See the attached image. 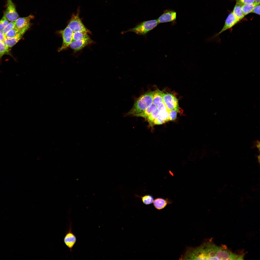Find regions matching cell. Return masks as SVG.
<instances>
[{
	"label": "cell",
	"instance_id": "20",
	"mask_svg": "<svg viewBox=\"0 0 260 260\" xmlns=\"http://www.w3.org/2000/svg\"><path fill=\"white\" fill-rule=\"evenodd\" d=\"M20 31L14 27L5 34L4 35L5 39L13 38L18 34Z\"/></svg>",
	"mask_w": 260,
	"mask_h": 260
},
{
	"label": "cell",
	"instance_id": "18",
	"mask_svg": "<svg viewBox=\"0 0 260 260\" xmlns=\"http://www.w3.org/2000/svg\"><path fill=\"white\" fill-rule=\"evenodd\" d=\"M135 196L140 198L143 203L146 205H149L153 202L154 199L153 196L150 194H146L143 196L135 195Z\"/></svg>",
	"mask_w": 260,
	"mask_h": 260
},
{
	"label": "cell",
	"instance_id": "17",
	"mask_svg": "<svg viewBox=\"0 0 260 260\" xmlns=\"http://www.w3.org/2000/svg\"><path fill=\"white\" fill-rule=\"evenodd\" d=\"M258 4L255 2L251 4H244L242 6V9L245 16L251 13L255 6Z\"/></svg>",
	"mask_w": 260,
	"mask_h": 260
},
{
	"label": "cell",
	"instance_id": "22",
	"mask_svg": "<svg viewBox=\"0 0 260 260\" xmlns=\"http://www.w3.org/2000/svg\"><path fill=\"white\" fill-rule=\"evenodd\" d=\"M9 23V21L6 18L4 14L0 20V31H2Z\"/></svg>",
	"mask_w": 260,
	"mask_h": 260
},
{
	"label": "cell",
	"instance_id": "25",
	"mask_svg": "<svg viewBox=\"0 0 260 260\" xmlns=\"http://www.w3.org/2000/svg\"><path fill=\"white\" fill-rule=\"evenodd\" d=\"M15 21H11L2 31L4 35L10 30L14 28L15 26Z\"/></svg>",
	"mask_w": 260,
	"mask_h": 260
},
{
	"label": "cell",
	"instance_id": "4",
	"mask_svg": "<svg viewBox=\"0 0 260 260\" xmlns=\"http://www.w3.org/2000/svg\"><path fill=\"white\" fill-rule=\"evenodd\" d=\"M6 9L4 14L7 19L10 21H15L19 18L15 4L12 0H7Z\"/></svg>",
	"mask_w": 260,
	"mask_h": 260
},
{
	"label": "cell",
	"instance_id": "1",
	"mask_svg": "<svg viewBox=\"0 0 260 260\" xmlns=\"http://www.w3.org/2000/svg\"><path fill=\"white\" fill-rule=\"evenodd\" d=\"M154 91L147 92L140 96L135 101L133 106L127 115H135L143 112L153 104Z\"/></svg>",
	"mask_w": 260,
	"mask_h": 260
},
{
	"label": "cell",
	"instance_id": "12",
	"mask_svg": "<svg viewBox=\"0 0 260 260\" xmlns=\"http://www.w3.org/2000/svg\"><path fill=\"white\" fill-rule=\"evenodd\" d=\"M172 201L167 198L158 197L155 199L153 204L154 207L158 210H161L165 208L168 204L172 203Z\"/></svg>",
	"mask_w": 260,
	"mask_h": 260
},
{
	"label": "cell",
	"instance_id": "10",
	"mask_svg": "<svg viewBox=\"0 0 260 260\" xmlns=\"http://www.w3.org/2000/svg\"><path fill=\"white\" fill-rule=\"evenodd\" d=\"M93 42L90 38L72 41L70 44V47L75 52L79 51L88 45Z\"/></svg>",
	"mask_w": 260,
	"mask_h": 260
},
{
	"label": "cell",
	"instance_id": "8",
	"mask_svg": "<svg viewBox=\"0 0 260 260\" xmlns=\"http://www.w3.org/2000/svg\"><path fill=\"white\" fill-rule=\"evenodd\" d=\"M34 16L30 15L24 17L19 18L15 21V27L20 31L26 28H29L31 20Z\"/></svg>",
	"mask_w": 260,
	"mask_h": 260
},
{
	"label": "cell",
	"instance_id": "19",
	"mask_svg": "<svg viewBox=\"0 0 260 260\" xmlns=\"http://www.w3.org/2000/svg\"><path fill=\"white\" fill-rule=\"evenodd\" d=\"M159 112L156 109L150 114L146 119L151 127H153L154 126V119L158 116Z\"/></svg>",
	"mask_w": 260,
	"mask_h": 260
},
{
	"label": "cell",
	"instance_id": "11",
	"mask_svg": "<svg viewBox=\"0 0 260 260\" xmlns=\"http://www.w3.org/2000/svg\"><path fill=\"white\" fill-rule=\"evenodd\" d=\"M28 28H26L21 31L18 34L13 38L4 39L3 41V43L8 48H11L21 39Z\"/></svg>",
	"mask_w": 260,
	"mask_h": 260
},
{
	"label": "cell",
	"instance_id": "32",
	"mask_svg": "<svg viewBox=\"0 0 260 260\" xmlns=\"http://www.w3.org/2000/svg\"><path fill=\"white\" fill-rule=\"evenodd\" d=\"M255 2L258 4H260V0H254Z\"/></svg>",
	"mask_w": 260,
	"mask_h": 260
},
{
	"label": "cell",
	"instance_id": "29",
	"mask_svg": "<svg viewBox=\"0 0 260 260\" xmlns=\"http://www.w3.org/2000/svg\"><path fill=\"white\" fill-rule=\"evenodd\" d=\"M251 13L260 15V4L257 5L255 6Z\"/></svg>",
	"mask_w": 260,
	"mask_h": 260
},
{
	"label": "cell",
	"instance_id": "13",
	"mask_svg": "<svg viewBox=\"0 0 260 260\" xmlns=\"http://www.w3.org/2000/svg\"><path fill=\"white\" fill-rule=\"evenodd\" d=\"M157 109V106L152 104L145 110L139 114L133 116L136 117H141L146 119L150 114Z\"/></svg>",
	"mask_w": 260,
	"mask_h": 260
},
{
	"label": "cell",
	"instance_id": "2",
	"mask_svg": "<svg viewBox=\"0 0 260 260\" xmlns=\"http://www.w3.org/2000/svg\"><path fill=\"white\" fill-rule=\"evenodd\" d=\"M159 24L157 19L144 21L134 27L124 31L123 33L130 32H134L138 35H145L156 26Z\"/></svg>",
	"mask_w": 260,
	"mask_h": 260
},
{
	"label": "cell",
	"instance_id": "23",
	"mask_svg": "<svg viewBox=\"0 0 260 260\" xmlns=\"http://www.w3.org/2000/svg\"><path fill=\"white\" fill-rule=\"evenodd\" d=\"M179 110L175 109L169 111V121H173L176 119Z\"/></svg>",
	"mask_w": 260,
	"mask_h": 260
},
{
	"label": "cell",
	"instance_id": "9",
	"mask_svg": "<svg viewBox=\"0 0 260 260\" xmlns=\"http://www.w3.org/2000/svg\"><path fill=\"white\" fill-rule=\"evenodd\" d=\"M76 240V238L72 232L71 223H70L69 228L66 233L64 238V241L65 244L70 249V251H72V249L75 244Z\"/></svg>",
	"mask_w": 260,
	"mask_h": 260
},
{
	"label": "cell",
	"instance_id": "24",
	"mask_svg": "<svg viewBox=\"0 0 260 260\" xmlns=\"http://www.w3.org/2000/svg\"><path fill=\"white\" fill-rule=\"evenodd\" d=\"M158 117L166 122H168L169 121V111L167 110L159 112Z\"/></svg>",
	"mask_w": 260,
	"mask_h": 260
},
{
	"label": "cell",
	"instance_id": "5",
	"mask_svg": "<svg viewBox=\"0 0 260 260\" xmlns=\"http://www.w3.org/2000/svg\"><path fill=\"white\" fill-rule=\"evenodd\" d=\"M73 32L67 26L64 30L59 31L61 35L63 42L61 46L58 50L60 52L68 47L72 41Z\"/></svg>",
	"mask_w": 260,
	"mask_h": 260
},
{
	"label": "cell",
	"instance_id": "21",
	"mask_svg": "<svg viewBox=\"0 0 260 260\" xmlns=\"http://www.w3.org/2000/svg\"><path fill=\"white\" fill-rule=\"evenodd\" d=\"M9 50L3 42L0 41V59L4 55L8 54Z\"/></svg>",
	"mask_w": 260,
	"mask_h": 260
},
{
	"label": "cell",
	"instance_id": "16",
	"mask_svg": "<svg viewBox=\"0 0 260 260\" xmlns=\"http://www.w3.org/2000/svg\"><path fill=\"white\" fill-rule=\"evenodd\" d=\"M87 33L83 32H73L72 35V41L90 38Z\"/></svg>",
	"mask_w": 260,
	"mask_h": 260
},
{
	"label": "cell",
	"instance_id": "31",
	"mask_svg": "<svg viewBox=\"0 0 260 260\" xmlns=\"http://www.w3.org/2000/svg\"><path fill=\"white\" fill-rule=\"evenodd\" d=\"M4 39V35L2 31H0V41L3 42Z\"/></svg>",
	"mask_w": 260,
	"mask_h": 260
},
{
	"label": "cell",
	"instance_id": "27",
	"mask_svg": "<svg viewBox=\"0 0 260 260\" xmlns=\"http://www.w3.org/2000/svg\"><path fill=\"white\" fill-rule=\"evenodd\" d=\"M157 109L159 112L168 110L163 102L157 106Z\"/></svg>",
	"mask_w": 260,
	"mask_h": 260
},
{
	"label": "cell",
	"instance_id": "14",
	"mask_svg": "<svg viewBox=\"0 0 260 260\" xmlns=\"http://www.w3.org/2000/svg\"><path fill=\"white\" fill-rule=\"evenodd\" d=\"M164 93L159 89L154 91L153 98V104L156 106L163 102Z\"/></svg>",
	"mask_w": 260,
	"mask_h": 260
},
{
	"label": "cell",
	"instance_id": "6",
	"mask_svg": "<svg viewBox=\"0 0 260 260\" xmlns=\"http://www.w3.org/2000/svg\"><path fill=\"white\" fill-rule=\"evenodd\" d=\"M239 21L235 17L233 12H231L226 19L224 25L221 30L214 35L213 37L214 38L218 37L223 32L232 28Z\"/></svg>",
	"mask_w": 260,
	"mask_h": 260
},
{
	"label": "cell",
	"instance_id": "7",
	"mask_svg": "<svg viewBox=\"0 0 260 260\" xmlns=\"http://www.w3.org/2000/svg\"><path fill=\"white\" fill-rule=\"evenodd\" d=\"M176 18V13L175 11L168 9L164 11L163 13L157 20L159 24L174 21Z\"/></svg>",
	"mask_w": 260,
	"mask_h": 260
},
{
	"label": "cell",
	"instance_id": "28",
	"mask_svg": "<svg viewBox=\"0 0 260 260\" xmlns=\"http://www.w3.org/2000/svg\"><path fill=\"white\" fill-rule=\"evenodd\" d=\"M166 122L161 119L158 117L156 118L153 122L154 125H161L165 123Z\"/></svg>",
	"mask_w": 260,
	"mask_h": 260
},
{
	"label": "cell",
	"instance_id": "26",
	"mask_svg": "<svg viewBox=\"0 0 260 260\" xmlns=\"http://www.w3.org/2000/svg\"><path fill=\"white\" fill-rule=\"evenodd\" d=\"M236 3L242 5L251 4L255 2L254 0H236Z\"/></svg>",
	"mask_w": 260,
	"mask_h": 260
},
{
	"label": "cell",
	"instance_id": "30",
	"mask_svg": "<svg viewBox=\"0 0 260 260\" xmlns=\"http://www.w3.org/2000/svg\"><path fill=\"white\" fill-rule=\"evenodd\" d=\"M253 145L252 148H257L260 152V141L258 140H256L253 142Z\"/></svg>",
	"mask_w": 260,
	"mask_h": 260
},
{
	"label": "cell",
	"instance_id": "3",
	"mask_svg": "<svg viewBox=\"0 0 260 260\" xmlns=\"http://www.w3.org/2000/svg\"><path fill=\"white\" fill-rule=\"evenodd\" d=\"M79 11L76 14H73L69 24L68 26L73 32H83L90 33L83 23L79 16Z\"/></svg>",
	"mask_w": 260,
	"mask_h": 260
},
{
	"label": "cell",
	"instance_id": "15",
	"mask_svg": "<svg viewBox=\"0 0 260 260\" xmlns=\"http://www.w3.org/2000/svg\"><path fill=\"white\" fill-rule=\"evenodd\" d=\"M242 5L236 3L233 12L235 17L240 21L245 16L242 10Z\"/></svg>",
	"mask_w": 260,
	"mask_h": 260
}]
</instances>
